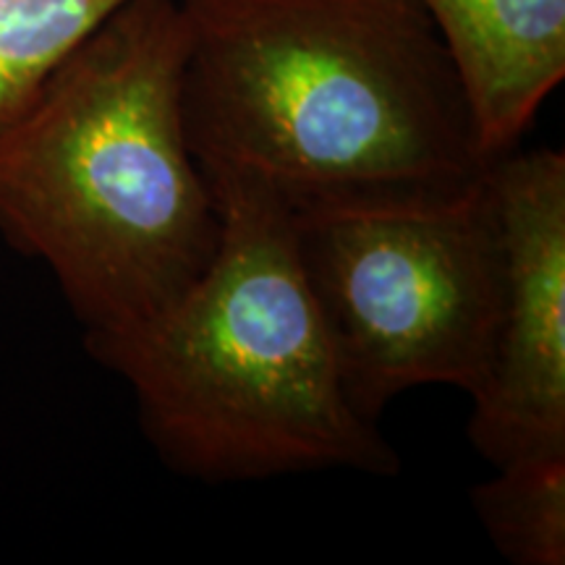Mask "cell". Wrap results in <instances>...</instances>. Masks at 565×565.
<instances>
[{
	"label": "cell",
	"mask_w": 565,
	"mask_h": 565,
	"mask_svg": "<svg viewBox=\"0 0 565 565\" xmlns=\"http://www.w3.org/2000/svg\"><path fill=\"white\" fill-rule=\"evenodd\" d=\"M294 246L364 419L412 387L482 385L503 286L487 175L456 200L294 217Z\"/></svg>",
	"instance_id": "4"
},
{
	"label": "cell",
	"mask_w": 565,
	"mask_h": 565,
	"mask_svg": "<svg viewBox=\"0 0 565 565\" xmlns=\"http://www.w3.org/2000/svg\"><path fill=\"white\" fill-rule=\"evenodd\" d=\"M471 503L492 545L515 565L565 563V454L513 458Z\"/></svg>",
	"instance_id": "7"
},
{
	"label": "cell",
	"mask_w": 565,
	"mask_h": 565,
	"mask_svg": "<svg viewBox=\"0 0 565 565\" xmlns=\"http://www.w3.org/2000/svg\"><path fill=\"white\" fill-rule=\"evenodd\" d=\"M490 158L515 150L565 76V0H419Z\"/></svg>",
	"instance_id": "6"
},
{
	"label": "cell",
	"mask_w": 565,
	"mask_h": 565,
	"mask_svg": "<svg viewBox=\"0 0 565 565\" xmlns=\"http://www.w3.org/2000/svg\"><path fill=\"white\" fill-rule=\"evenodd\" d=\"M124 0H0V124Z\"/></svg>",
	"instance_id": "8"
},
{
	"label": "cell",
	"mask_w": 565,
	"mask_h": 565,
	"mask_svg": "<svg viewBox=\"0 0 565 565\" xmlns=\"http://www.w3.org/2000/svg\"><path fill=\"white\" fill-rule=\"evenodd\" d=\"M500 231V312L471 398L469 440L500 466L565 454V154L521 152L487 171Z\"/></svg>",
	"instance_id": "5"
},
{
	"label": "cell",
	"mask_w": 565,
	"mask_h": 565,
	"mask_svg": "<svg viewBox=\"0 0 565 565\" xmlns=\"http://www.w3.org/2000/svg\"><path fill=\"white\" fill-rule=\"evenodd\" d=\"M202 173L294 217L456 200L492 158L419 0H179Z\"/></svg>",
	"instance_id": "1"
},
{
	"label": "cell",
	"mask_w": 565,
	"mask_h": 565,
	"mask_svg": "<svg viewBox=\"0 0 565 565\" xmlns=\"http://www.w3.org/2000/svg\"><path fill=\"white\" fill-rule=\"evenodd\" d=\"M186 51L179 0H124L0 124V236L53 273L84 338L166 312L221 246Z\"/></svg>",
	"instance_id": "2"
},
{
	"label": "cell",
	"mask_w": 565,
	"mask_h": 565,
	"mask_svg": "<svg viewBox=\"0 0 565 565\" xmlns=\"http://www.w3.org/2000/svg\"><path fill=\"white\" fill-rule=\"evenodd\" d=\"M207 181L223 217L210 267L150 322L84 338L92 359L131 387L147 440L175 475H395L393 445L345 398L294 215L242 179Z\"/></svg>",
	"instance_id": "3"
}]
</instances>
